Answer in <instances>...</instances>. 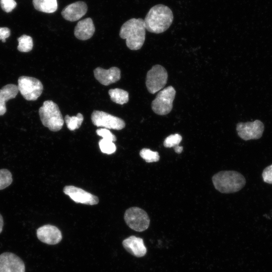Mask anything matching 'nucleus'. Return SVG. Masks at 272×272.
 <instances>
[{
  "mask_svg": "<svg viewBox=\"0 0 272 272\" xmlns=\"http://www.w3.org/2000/svg\"><path fill=\"white\" fill-rule=\"evenodd\" d=\"M173 20V15L171 9L167 6L159 4L149 10L144 21L147 30L159 34L166 31Z\"/></svg>",
  "mask_w": 272,
  "mask_h": 272,
  "instance_id": "obj_1",
  "label": "nucleus"
},
{
  "mask_svg": "<svg viewBox=\"0 0 272 272\" xmlns=\"http://www.w3.org/2000/svg\"><path fill=\"white\" fill-rule=\"evenodd\" d=\"M146 30L144 20L132 18L122 25L119 36L126 40V44L129 49L137 50L141 48L144 43Z\"/></svg>",
  "mask_w": 272,
  "mask_h": 272,
  "instance_id": "obj_2",
  "label": "nucleus"
},
{
  "mask_svg": "<svg viewBox=\"0 0 272 272\" xmlns=\"http://www.w3.org/2000/svg\"><path fill=\"white\" fill-rule=\"evenodd\" d=\"M215 188L221 193H231L241 189L245 185V177L235 171H222L212 177Z\"/></svg>",
  "mask_w": 272,
  "mask_h": 272,
  "instance_id": "obj_3",
  "label": "nucleus"
},
{
  "mask_svg": "<svg viewBox=\"0 0 272 272\" xmlns=\"http://www.w3.org/2000/svg\"><path fill=\"white\" fill-rule=\"evenodd\" d=\"M42 124L52 131L60 130L64 123L62 114L58 105L51 100H46L39 109Z\"/></svg>",
  "mask_w": 272,
  "mask_h": 272,
  "instance_id": "obj_4",
  "label": "nucleus"
},
{
  "mask_svg": "<svg viewBox=\"0 0 272 272\" xmlns=\"http://www.w3.org/2000/svg\"><path fill=\"white\" fill-rule=\"evenodd\" d=\"M175 94L176 91L171 86L160 91L152 102V110L160 115H165L169 113L173 108V102Z\"/></svg>",
  "mask_w": 272,
  "mask_h": 272,
  "instance_id": "obj_5",
  "label": "nucleus"
},
{
  "mask_svg": "<svg viewBox=\"0 0 272 272\" xmlns=\"http://www.w3.org/2000/svg\"><path fill=\"white\" fill-rule=\"evenodd\" d=\"M124 219L127 225L137 232L147 230L150 225V218L144 210L138 207H131L126 210Z\"/></svg>",
  "mask_w": 272,
  "mask_h": 272,
  "instance_id": "obj_6",
  "label": "nucleus"
},
{
  "mask_svg": "<svg viewBox=\"0 0 272 272\" xmlns=\"http://www.w3.org/2000/svg\"><path fill=\"white\" fill-rule=\"evenodd\" d=\"M18 89L21 94L28 101H35L41 95L43 90L42 83L37 79L21 76L18 80Z\"/></svg>",
  "mask_w": 272,
  "mask_h": 272,
  "instance_id": "obj_7",
  "label": "nucleus"
},
{
  "mask_svg": "<svg viewBox=\"0 0 272 272\" xmlns=\"http://www.w3.org/2000/svg\"><path fill=\"white\" fill-rule=\"evenodd\" d=\"M168 73L162 65L156 64L148 72L146 76V85L148 91L155 94L163 89L167 83Z\"/></svg>",
  "mask_w": 272,
  "mask_h": 272,
  "instance_id": "obj_8",
  "label": "nucleus"
},
{
  "mask_svg": "<svg viewBox=\"0 0 272 272\" xmlns=\"http://www.w3.org/2000/svg\"><path fill=\"white\" fill-rule=\"evenodd\" d=\"M91 120L94 125L108 129L121 130L125 126L124 121L121 118L102 111L94 110L91 115Z\"/></svg>",
  "mask_w": 272,
  "mask_h": 272,
  "instance_id": "obj_9",
  "label": "nucleus"
},
{
  "mask_svg": "<svg viewBox=\"0 0 272 272\" xmlns=\"http://www.w3.org/2000/svg\"><path fill=\"white\" fill-rule=\"evenodd\" d=\"M236 130L238 136L243 140H256L262 137L264 124L257 119L252 122H239Z\"/></svg>",
  "mask_w": 272,
  "mask_h": 272,
  "instance_id": "obj_10",
  "label": "nucleus"
},
{
  "mask_svg": "<svg viewBox=\"0 0 272 272\" xmlns=\"http://www.w3.org/2000/svg\"><path fill=\"white\" fill-rule=\"evenodd\" d=\"M63 191L64 194L77 203L95 205L99 202L97 196L73 185L65 186L63 188Z\"/></svg>",
  "mask_w": 272,
  "mask_h": 272,
  "instance_id": "obj_11",
  "label": "nucleus"
},
{
  "mask_svg": "<svg viewBox=\"0 0 272 272\" xmlns=\"http://www.w3.org/2000/svg\"><path fill=\"white\" fill-rule=\"evenodd\" d=\"M0 272H25L23 260L11 252H4L0 255Z\"/></svg>",
  "mask_w": 272,
  "mask_h": 272,
  "instance_id": "obj_12",
  "label": "nucleus"
},
{
  "mask_svg": "<svg viewBox=\"0 0 272 272\" xmlns=\"http://www.w3.org/2000/svg\"><path fill=\"white\" fill-rule=\"evenodd\" d=\"M36 235L40 241L49 245L58 244L62 238L60 230L56 226L50 224L38 228Z\"/></svg>",
  "mask_w": 272,
  "mask_h": 272,
  "instance_id": "obj_13",
  "label": "nucleus"
},
{
  "mask_svg": "<svg viewBox=\"0 0 272 272\" xmlns=\"http://www.w3.org/2000/svg\"><path fill=\"white\" fill-rule=\"evenodd\" d=\"M87 10V4L83 1H78L66 6L61 14L65 20L74 22L83 17Z\"/></svg>",
  "mask_w": 272,
  "mask_h": 272,
  "instance_id": "obj_14",
  "label": "nucleus"
},
{
  "mask_svg": "<svg viewBox=\"0 0 272 272\" xmlns=\"http://www.w3.org/2000/svg\"><path fill=\"white\" fill-rule=\"evenodd\" d=\"M95 79L101 84L108 86L119 81L121 78L120 70L117 67L105 70L98 67L94 70Z\"/></svg>",
  "mask_w": 272,
  "mask_h": 272,
  "instance_id": "obj_15",
  "label": "nucleus"
},
{
  "mask_svg": "<svg viewBox=\"0 0 272 272\" xmlns=\"http://www.w3.org/2000/svg\"><path fill=\"white\" fill-rule=\"evenodd\" d=\"M122 244L128 252L135 257H143L147 253V248L141 238L131 235L124 239Z\"/></svg>",
  "mask_w": 272,
  "mask_h": 272,
  "instance_id": "obj_16",
  "label": "nucleus"
},
{
  "mask_svg": "<svg viewBox=\"0 0 272 272\" xmlns=\"http://www.w3.org/2000/svg\"><path fill=\"white\" fill-rule=\"evenodd\" d=\"M95 28L91 18H87L80 21L74 30L75 37L79 40H86L93 35Z\"/></svg>",
  "mask_w": 272,
  "mask_h": 272,
  "instance_id": "obj_17",
  "label": "nucleus"
},
{
  "mask_svg": "<svg viewBox=\"0 0 272 272\" xmlns=\"http://www.w3.org/2000/svg\"><path fill=\"white\" fill-rule=\"evenodd\" d=\"M18 92L17 86L12 84H8L0 89V116L6 112V102L15 98Z\"/></svg>",
  "mask_w": 272,
  "mask_h": 272,
  "instance_id": "obj_18",
  "label": "nucleus"
},
{
  "mask_svg": "<svg viewBox=\"0 0 272 272\" xmlns=\"http://www.w3.org/2000/svg\"><path fill=\"white\" fill-rule=\"evenodd\" d=\"M36 10L46 13H52L57 9V0H33Z\"/></svg>",
  "mask_w": 272,
  "mask_h": 272,
  "instance_id": "obj_19",
  "label": "nucleus"
},
{
  "mask_svg": "<svg viewBox=\"0 0 272 272\" xmlns=\"http://www.w3.org/2000/svg\"><path fill=\"white\" fill-rule=\"evenodd\" d=\"M111 100L118 104L123 105L129 100L128 93L119 88L111 89L108 91Z\"/></svg>",
  "mask_w": 272,
  "mask_h": 272,
  "instance_id": "obj_20",
  "label": "nucleus"
},
{
  "mask_svg": "<svg viewBox=\"0 0 272 272\" xmlns=\"http://www.w3.org/2000/svg\"><path fill=\"white\" fill-rule=\"evenodd\" d=\"M84 120L83 115L81 113H78L76 116H70L65 115L64 121L68 129L71 131L78 129Z\"/></svg>",
  "mask_w": 272,
  "mask_h": 272,
  "instance_id": "obj_21",
  "label": "nucleus"
},
{
  "mask_svg": "<svg viewBox=\"0 0 272 272\" xmlns=\"http://www.w3.org/2000/svg\"><path fill=\"white\" fill-rule=\"evenodd\" d=\"M18 41V50L22 52L30 51L33 46V39L30 36L24 34L17 39Z\"/></svg>",
  "mask_w": 272,
  "mask_h": 272,
  "instance_id": "obj_22",
  "label": "nucleus"
},
{
  "mask_svg": "<svg viewBox=\"0 0 272 272\" xmlns=\"http://www.w3.org/2000/svg\"><path fill=\"white\" fill-rule=\"evenodd\" d=\"M140 156L147 163L158 162L160 159L159 153L149 149L143 148L140 152Z\"/></svg>",
  "mask_w": 272,
  "mask_h": 272,
  "instance_id": "obj_23",
  "label": "nucleus"
},
{
  "mask_svg": "<svg viewBox=\"0 0 272 272\" xmlns=\"http://www.w3.org/2000/svg\"><path fill=\"white\" fill-rule=\"evenodd\" d=\"M12 181V175L10 171L6 169H0V190L9 186Z\"/></svg>",
  "mask_w": 272,
  "mask_h": 272,
  "instance_id": "obj_24",
  "label": "nucleus"
},
{
  "mask_svg": "<svg viewBox=\"0 0 272 272\" xmlns=\"http://www.w3.org/2000/svg\"><path fill=\"white\" fill-rule=\"evenodd\" d=\"M99 148L101 151L106 154H112L116 150V147L113 142L102 139L99 142Z\"/></svg>",
  "mask_w": 272,
  "mask_h": 272,
  "instance_id": "obj_25",
  "label": "nucleus"
},
{
  "mask_svg": "<svg viewBox=\"0 0 272 272\" xmlns=\"http://www.w3.org/2000/svg\"><path fill=\"white\" fill-rule=\"evenodd\" d=\"M181 141L182 137L178 133H175L167 137L165 139L163 145L166 148L174 147L176 146H178Z\"/></svg>",
  "mask_w": 272,
  "mask_h": 272,
  "instance_id": "obj_26",
  "label": "nucleus"
},
{
  "mask_svg": "<svg viewBox=\"0 0 272 272\" xmlns=\"http://www.w3.org/2000/svg\"><path fill=\"white\" fill-rule=\"evenodd\" d=\"M96 133L104 140L113 142L116 141V137L108 129L105 128H99L96 130Z\"/></svg>",
  "mask_w": 272,
  "mask_h": 272,
  "instance_id": "obj_27",
  "label": "nucleus"
},
{
  "mask_svg": "<svg viewBox=\"0 0 272 272\" xmlns=\"http://www.w3.org/2000/svg\"><path fill=\"white\" fill-rule=\"evenodd\" d=\"M0 5L3 11L9 13L16 8L17 3L15 0H1Z\"/></svg>",
  "mask_w": 272,
  "mask_h": 272,
  "instance_id": "obj_28",
  "label": "nucleus"
},
{
  "mask_svg": "<svg viewBox=\"0 0 272 272\" xmlns=\"http://www.w3.org/2000/svg\"><path fill=\"white\" fill-rule=\"evenodd\" d=\"M262 177L265 182L272 184V164L266 167L263 170Z\"/></svg>",
  "mask_w": 272,
  "mask_h": 272,
  "instance_id": "obj_29",
  "label": "nucleus"
},
{
  "mask_svg": "<svg viewBox=\"0 0 272 272\" xmlns=\"http://www.w3.org/2000/svg\"><path fill=\"white\" fill-rule=\"evenodd\" d=\"M11 34V31L9 28L7 27H0V40L3 42H6V39L8 38Z\"/></svg>",
  "mask_w": 272,
  "mask_h": 272,
  "instance_id": "obj_30",
  "label": "nucleus"
},
{
  "mask_svg": "<svg viewBox=\"0 0 272 272\" xmlns=\"http://www.w3.org/2000/svg\"><path fill=\"white\" fill-rule=\"evenodd\" d=\"M174 150L176 153L180 154L182 152L183 150V147L179 146H176L174 147Z\"/></svg>",
  "mask_w": 272,
  "mask_h": 272,
  "instance_id": "obj_31",
  "label": "nucleus"
},
{
  "mask_svg": "<svg viewBox=\"0 0 272 272\" xmlns=\"http://www.w3.org/2000/svg\"><path fill=\"white\" fill-rule=\"evenodd\" d=\"M4 226V221L2 216L0 214V233L2 232Z\"/></svg>",
  "mask_w": 272,
  "mask_h": 272,
  "instance_id": "obj_32",
  "label": "nucleus"
}]
</instances>
